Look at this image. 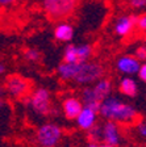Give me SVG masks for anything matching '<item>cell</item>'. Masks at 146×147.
Returning <instances> with one entry per match:
<instances>
[{
  "label": "cell",
  "mask_w": 146,
  "mask_h": 147,
  "mask_svg": "<svg viewBox=\"0 0 146 147\" xmlns=\"http://www.w3.org/2000/svg\"><path fill=\"white\" fill-rule=\"evenodd\" d=\"M130 147H136V146H130Z\"/></svg>",
  "instance_id": "28"
},
{
  "label": "cell",
  "mask_w": 146,
  "mask_h": 147,
  "mask_svg": "<svg viewBox=\"0 0 146 147\" xmlns=\"http://www.w3.org/2000/svg\"><path fill=\"white\" fill-rule=\"evenodd\" d=\"M24 58L29 62H38L41 58V54L37 49H26L24 51Z\"/></svg>",
  "instance_id": "17"
},
{
  "label": "cell",
  "mask_w": 146,
  "mask_h": 147,
  "mask_svg": "<svg viewBox=\"0 0 146 147\" xmlns=\"http://www.w3.org/2000/svg\"><path fill=\"white\" fill-rule=\"evenodd\" d=\"M28 108L36 116H48L52 113V95L49 89L37 88L28 98Z\"/></svg>",
  "instance_id": "6"
},
{
  "label": "cell",
  "mask_w": 146,
  "mask_h": 147,
  "mask_svg": "<svg viewBox=\"0 0 146 147\" xmlns=\"http://www.w3.org/2000/svg\"><path fill=\"white\" fill-rule=\"evenodd\" d=\"M116 68L125 75H134L140 71L141 62L136 58V55H122L116 62Z\"/></svg>",
  "instance_id": "10"
},
{
  "label": "cell",
  "mask_w": 146,
  "mask_h": 147,
  "mask_svg": "<svg viewBox=\"0 0 146 147\" xmlns=\"http://www.w3.org/2000/svg\"><path fill=\"white\" fill-rule=\"evenodd\" d=\"M54 37L59 42H70L74 37V29L70 24L62 22L58 24L54 29Z\"/></svg>",
  "instance_id": "13"
},
{
  "label": "cell",
  "mask_w": 146,
  "mask_h": 147,
  "mask_svg": "<svg viewBox=\"0 0 146 147\" xmlns=\"http://www.w3.org/2000/svg\"><path fill=\"white\" fill-rule=\"evenodd\" d=\"M86 147H99V143H97V142H92V141H90V142H88V144H87Z\"/></svg>",
  "instance_id": "24"
},
{
  "label": "cell",
  "mask_w": 146,
  "mask_h": 147,
  "mask_svg": "<svg viewBox=\"0 0 146 147\" xmlns=\"http://www.w3.org/2000/svg\"><path fill=\"white\" fill-rule=\"evenodd\" d=\"M119 91L128 97H134L138 93V86L132 78H122L119 83Z\"/></svg>",
  "instance_id": "14"
},
{
  "label": "cell",
  "mask_w": 146,
  "mask_h": 147,
  "mask_svg": "<svg viewBox=\"0 0 146 147\" xmlns=\"http://www.w3.org/2000/svg\"><path fill=\"white\" fill-rule=\"evenodd\" d=\"M134 26H137V17L134 16H120L116 18L113 30L119 37H126L133 32Z\"/></svg>",
  "instance_id": "11"
},
{
  "label": "cell",
  "mask_w": 146,
  "mask_h": 147,
  "mask_svg": "<svg viewBox=\"0 0 146 147\" xmlns=\"http://www.w3.org/2000/svg\"><path fill=\"white\" fill-rule=\"evenodd\" d=\"M99 114L104 119L115 121L120 125L134 123L138 118V112L133 105L115 96H108L104 98L99 108Z\"/></svg>",
  "instance_id": "2"
},
{
  "label": "cell",
  "mask_w": 146,
  "mask_h": 147,
  "mask_svg": "<svg viewBox=\"0 0 146 147\" xmlns=\"http://www.w3.org/2000/svg\"><path fill=\"white\" fill-rule=\"evenodd\" d=\"M63 62L67 63H79V55H78V46L69 45L63 51Z\"/></svg>",
  "instance_id": "15"
},
{
  "label": "cell",
  "mask_w": 146,
  "mask_h": 147,
  "mask_svg": "<svg viewBox=\"0 0 146 147\" xmlns=\"http://www.w3.org/2000/svg\"><path fill=\"white\" fill-rule=\"evenodd\" d=\"M128 3L132 8L137 9V11L146 8V0H128Z\"/></svg>",
  "instance_id": "19"
},
{
  "label": "cell",
  "mask_w": 146,
  "mask_h": 147,
  "mask_svg": "<svg viewBox=\"0 0 146 147\" xmlns=\"http://www.w3.org/2000/svg\"><path fill=\"white\" fill-rule=\"evenodd\" d=\"M78 55H79V62H87L92 55V46L88 43L78 46Z\"/></svg>",
  "instance_id": "16"
},
{
  "label": "cell",
  "mask_w": 146,
  "mask_h": 147,
  "mask_svg": "<svg viewBox=\"0 0 146 147\" xmlns=\"http://www.w3.org/2000/svg\"><path fill=\"white\" fill-rule=\"evenodd\" d=\"M137 29L142 33H146V12L137 17Z\"/></svg>",
  "instance_id": "18"
},
{
  "label": "cell",
  "mask_w": 146,
  "mask_h": 147,
  "mask_svg": "<svg viewBox=\"0 0 146 147\" xmlns=\"http://www.w3.org/2000/svg\"><path fill=\"white\" fill-rule=\"evenodd\" d=\"M100 116L99 114V110L92 109V108L84 107L83 110L80 112V114L78 116V118L75 119L76 125L80 130H84V131H88L92 127L97 125V117Z\"/></svg>",
  "instance_id": "9"
},
{
  "label": "cell",
  "mask_w": 146,
  "mask_h": 147,
  "mask_svg": "<svg viewBox=\"0 0 146 147\" xmlns=\"http://www.w3.org/2000/svg\"><path fill=\"white\" fill-rule=\"evenodd\" d=\"M137 131L138 134L141 135L142 138H146V119H142V121H140V122L137 123Z\"/></svg>",
  "instance_id": "21"
},
{
  "label": "cell",
  "mask_w": 146,
  "mask_h": 147,
  "mask_svg": "<svg viewBox=\"0 0 146 147\" xmlns=\"http://www.w3.org/2000/svg\"><path fill=\"white\" fill-rule=\"evenodd\" d=\"M45 13L53 20H62L74 13L78 0H41Z\"/></svg>",
  "instance_id": "5"
},
{
  "label": "cell",
  "mask_w": 146,
  "mask_h": 147,
  "mask_svg": "<svg viewBox=\"0 0 146 147\" xmlns=\"http://www.w3.org/2000/svg\"><path fill=\"white\" fill-rule=\"evenodd\" d=\"M100 135L101 142L113 144L116 147L120 146L122 142V133L120 129V123L115 122V121L105 119L100 125Z\"/></svg>",
  "instance_id": "8"
},
{
  "label": "cell",
  "mask_w": 146,
  "mask_h": 147,
  "mask_svg": "<svg viewBox=\"0 0 146 147\" xmlns=\"http://www.w3.org/2000/svg\"><path fill=\"white\" fill-rule=\"evenodd\" d=\"M111 92H112V83H111V80L105 79V78H101L100 80L94 83L92 86H86L82 89L80 100H82L84 107L99 110L100 104L103 102L104 98L111 96Z\"/></svg>",
  "instance_id": "3"
},
{
  "label": "cell",
  "mask_w": 146,
  "mask_h": 147,
  "mask_svg": "<svg viewBox=\"0 0 146 147\" xmlns=\"http://www.w3.org/2000/svg\"><path fill=\"white\" fill-rule=\"evenodd\" d=\"M20 0H0V4L1 7H12L15 4H17Z\"/></svg>",
  "instance_id": "23"
},
{
  "label": "cell",
  "mask_w": 146,
  "mask_h": 147,
  "mask_svg": "<svg viewBox=\"0 0 146 147\" xmlns=\"http://www.w3.org/2000/svg\"><path fill=\"white\" fill-rule=\"evenodd\" d=\"M0 71H1V74L4 72V64H1V66H0Z\"/></svg>",
  "instance_id": "26"
},
{
  "label": "cell",
  "mask_w": 146,
  "mask_h": 147,
  "mask_svg": "<svg viewBox=\"0 0 146 147\" xmlns=\"http://www.w3.org/2000/svg\"><path fill=\"white\" fill-rule=\"evenodd\" d=\"M67 147H74V146H67Z\"/></svg>",
  "instance_id": "27"
},
{
  "label": "cell",
  "mask_w": 146,
  "mask_h": 147,
  "mask_svg": "<svg viewBox=\"0 0 146 147\" xmlns=\"http://www.w3.org/2000/svg\"><path fill=\"white\" fill-rule=\"evenodd\" d=\"M136 58L140 62H146V46H141L136 50Z\"/></svg>",
  "instance_id": "20"
},
{
  "label": "cell",
  "mask_w": 146,
  "mask_h": 147,
  "mask_svg": "<svg viewBox=\"0 0 146 147\" xmlns=\"http://www.w3.org/2000/svg\"><path fill=\"white\" fill-rule=\"evenodd\" d=\"M4 88H5L7 95L11 98H22L28 95L29 92V83L21 76H17V75H11L5 79L4 83Z\"/></svg>",
  "instance_id": "7"
},
{
  "label": "cell",
  "mask_w": 146,
  "mask_h": 147,
  "mask_svg": "<svg viewBox=\"0 0 146 147\" xmlns=\"http://www.w3.org/2000/svg\"><path fill=\"white\" fill-rule=\"evenodd\" d=\"M138 78H140L142 82L146 83V62H143V63L141 64V68H140V71H138Z\"/></svg>",
  "instance_id": "22"
},
{
  "label": "cell",
  "mask_w": 146,
  "mask_h": 147,
  "mask_svg": "<svg viewBox=\"0 0 146 147\" xmlns=\"http://www.w3.org/2000/svg\"><path fill=\"white\" fill-rule=\"evenodd\" d=\"M84 105H83L82 100L78 97H74V96H70L63 100L62 102V110H63L65 116L69 119H76L78 116L80 114V112L83 110Z\"/></svg>",
  "instance_id": "12"
},
{
  "label": "cell",
  "mask_w": 146,
  "mask_h": 147,
  "mask_svg": "<svg viewBox=\"0 0 146 147\" xmlns=\"http://www.w3.org/2000/svg\"><path fill=\"white\" fill-rule=\"evenodd\" d=\"M58 76L65 82H73L80 86H90L104 75V68L97 62H79V63H67L63 62L58 66Z\"/></svg>",
  "instance_id": "1"
},
{
  "label": "cell",
  "mask_w": 146,
  "mask_h": 147,
  "mask_svg": "<svg viewBox=\"0 0 146 147\" xmlns=\"http://www.w3.org/2000/svg\"><path fill=\"white\" fill-rule=\"evenodd\" d=\"M62 127L54 122H46L37 129L34 141L38 147H57L62 139Z\"/></svg>",
  "instance_id": "4"
},
{
  "label": "cell",
  "mask_w": 146,
  "mask_h": 147,
  "mask_svg": "<svg viewBox=\"0 0 146 147\" xmlns=\"http://www.w3.org/2000/svg\"><path fill=\"white\" fill-rule=\"evenodd\" d=\"M99 147H116V146H113V144H109V143H104V142H101V143H99Z\"/></svg>",
  "instance_id": "25"
}]
</instances>
